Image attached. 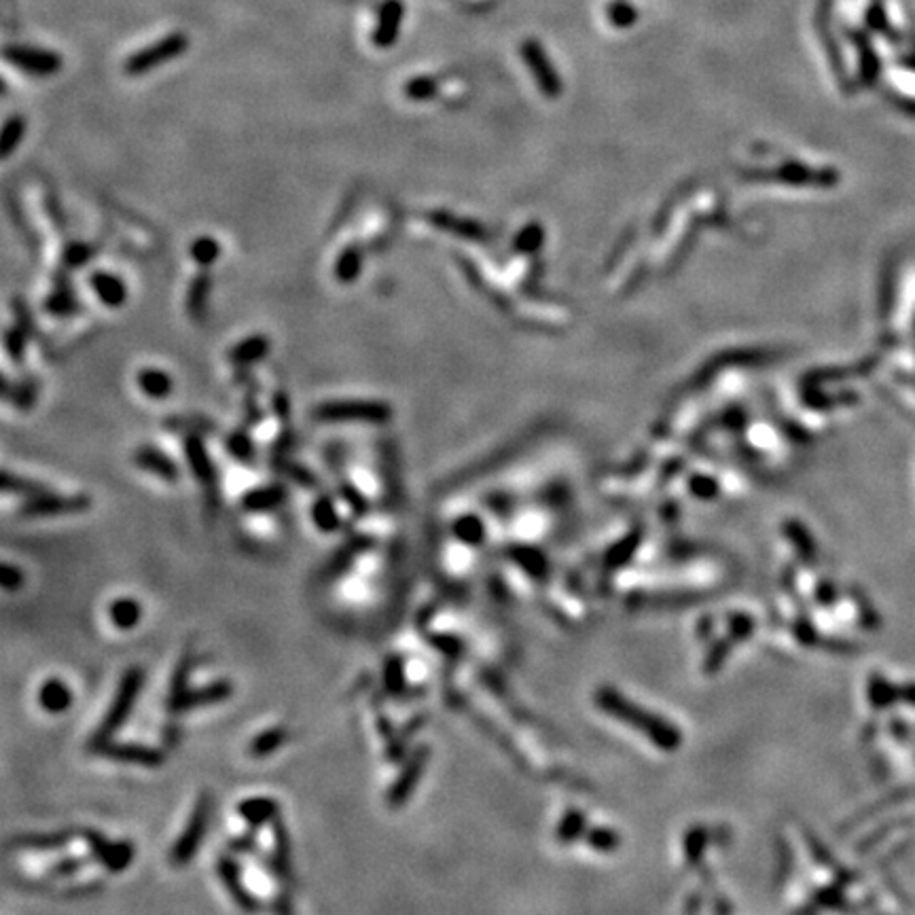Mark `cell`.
<instances>
[{
    "instance_id": "cell-27",
    "label": "cell",
    "mask_w": 915,
    "mask_h": 915,
    "mask_svg": "<svg viewBox=\"0 0 915 915\" xmlns=\"http://www.w3.org/2000/svg\"><path fill=\"white\" fill-rule=\"evenodd\" d=\"M109 619L117 629L129 631L143 621V604L134 598H117L109 606Z\"/></svg>"
},
{
    "instance_id": "cell-34",
    "label": "cell",
    "mask_w": 915,
    "mask_h": 915,
    "mask_svg": "<svg viewBox=\"0 0 915 915\" xmlns=\"http://www.w3.org/2000/svg\"><path fill=\"white\" fill-rule=\"evenodd\" d=\"M225 450L238 462H251L255 458V443H252L251 435L244 428H235L232 435H227Z\"/></svg>"
},
{
    "instance_id": "cell-13",
    "label": "cell",
    "mask_w": 915,
    "mask_h": 915,
    "mask_svg": "<svg viewBox=\"0 0 915 915\" xmlns=\"http://www.w3.org/2000/svg\"><path fill=\"white\" fill-rule=\"evenodd\" d=\"M182 450H185L187 464L191 469V475L196 477V481L204 488V492L208 496L216 494V469L215 462H212L208 447H206L204 439L199 435H189L182 441Z\"/></svg>"
},
{
    "instance_id": "cell-44",
    "label": "cell",
    "mask_w": 915,
    "mask_h": 915,
    "mask_svg": "<svg viewBox=\"0 0 915 915\" xmlns=\"http://www.w3.org/2000/svg\"><path fill=\"white\" fill-rule=\"evenodd\" d=\"M0 581H3L4 592H17V589H22L26 576H23V570L20 568V566L4 562L3 564V578H0Z\"/></svg>"
},
{
    "instance_id": "cell-18",
    "label": "cell",
    "mask_w": 915,
    "mask_h": 915,
    "mask_svg": "<svg viewBox=\"0 0 915 915\" xmlns=\"http://www.w3.org/2000/svg\"><path fill=\"white\" fill-rule=\"evenodd\" d=\"M134 464L138 466L140 471H145V473L157 477V479H162L165 483H179L180 479L179 464H176L168 453L157 450V447L151 445L140 447V450L134 453Z\"/></svg>"
},
{
    "instance_id": "cell-17",
    "label": "cell",
    "mask_w": 915,
    "mask_h": 915,
    "mask_svg": "<svg viewBox=\"0 0 915 915\" xmlns=\"http://www.w3.org/2000/svg\"><path fill=\"white\" fill-rule=\"evenodd\" d=\"M235 814L244 820L248 829L259 831L280 818V803L271 796H248L235 805Z\"/></svg>"
},
{
    "instance_id": "cell-25",
    "label": "cell",
    "mask_w": 915,
    "mask_h": 915,
    "mask_svg": "<svg viewBox=\"0 0 915 915\" xmlns=\"http://www.w3.org/2000/svg\"><path fill=\"white\" fill-rule=\"evenodd\" d=\"M288 737H291V734H288V729L282 727V725L263 729L261 734H257L251 742H248V757L268 759L285 746Z\"/></svg>"
},
{
    "instance_id": "cell-3",
    "label": "cell",
    "mask_w": 915,
    "mask_h": 915,
    "mask_svg": "<svg viewBox=\"0 0 915 915\" xmlns=\"http://www.w3.org/2000/svg\"><path fill=\"white\" fill-rule=\"evenodd\" d=\"M210 816H212V795L208 790H204V793H199L196 805H193L191 814H189L185 829L180 831L172 849H170V863H172V867H187L193 858H196L199 846H202L206 833H208Z\"/></svg>"
},
{
    "instance_id": "cell-40",
    "label": "cell",
    "mask_w": 915,
    "mask_h": 915,
    "mask_svg": "<svg viewBox=\"0 0 915 915\" xmlns=\"http://www.w3.org/2000/svg\"><path fill=\"white\" fill-rule=\"evenodd\" d=\"M435 92H436V81L433 79V76H427V75L413 76V79L407 81L403 87V93L409 100H413V102H422V100L433 98Z\"/></svg>"
},
{
    "instance_id": "cell-5",
    "label": "cell",
    "mask_w": 915,
    "mask_h": 915,
    "mask_svg": "<svg viewBox=\"0 0 915 915\" xmlns=\"http://www.w3.org/2000/svg\"><path fill=\"white\" fill-rule=\"evenodd\" d=\"M92 498L85 494H53L47 489L43 494L32 496L22 503L17 509V515L26 519H43V517H62V515H79V513L90 511Z\"/></svg>"
},
{
    "instance_id": "cell-1",
    "label": "cell",
    "mask_w": 915,
    "mask_h": 915,
    "mask_svg": "<svg viewBox=\"0 0 915 915\" xmlns=\"http://www.w3.org/2000/svg\"><path fill=\"white\" fill-rule=\"evenodd\" d=\"M145 678H146L145 670L138 668V665H134V668H128L126 672H123L121 681H119V684H117L113 699H110V704H109V710H106L104 718L100 720L96 731H93L90 737V743H87V748H90L92 752H98L104 743H109L110 740H113L117 731H119L123 725L128 723L129 714H132L134 706L138 704L140 693H143Z\"/></svg>"
},
{
    "instance_id": "cell-33",
    "label": "cell",
    "mask_w": 915,
    "mask_h": 915,
    "mask_svg": "<svg viewBox=\"0 0 915 915\" xmlns=\"http://www.w3.org/2000/svg\"><path fill=\"white\" fill-rule=\"evenodd\" d=\"M453 534H456V539L462 542V545L475 547L481 545L483 536H486V528H483L479 517L462 515L456 519V523H453Z\"/></svg>"
},
{
    "instance_id": "cell-32",
    "label": "cell",
    "mask_w": 915,
    "mask_h": 915,
    "mask_svg": "<svg viewBox=\"0 0 915 915\" xmlns=\"http://www.w3.org/2000/svg\"><path fill=\"white\" fill-rule=\"evenodd\" d=\"M26 136V119L20 115H11L3 126V140H0V153L4 159L13 155V151L23 143Z\"/></svg>"
},
{
    "instance_id": "cell-21",
    "label": "cell",
    "mask_w": 915,
    "mask_h": 915,
    "mask_svg": "<svg viewBox=\"0 0 915 915\" xmlns=\"http://www.w3.org/2000/svg\"><path fill=\"white\" fill-rule=\"evenodd\" d=\"M75 695L62 678H49L39 689V706L47 714H64L73 706Z\"/></svg>"
},
{
    "instance_id": "cell-26",
    "label": "cell",
    "mask_w": 915,
    "mask_h": 915,
    "mask_svg": "<svg viewBox=\"0 0 915 915\" xmlns=\"http://www.w3.org/2000/svg\"><path fill=\"white\" fill-rule=\"evenodd\" d=\"M312 522H314L316 530H321L324 534H333L341 528V515L338 511V505H335L333 496L330 494H321L312 505Z\"/></svg>"
},
{
    "instance_id": "cell-31",
    "label": "cell",
    "mask_w": 915,
    "mask_h": 915,
    "mask_svg": "<svg viewBox=\"0 0 915 915\" xmlns=\"http://www.w3.org/2000/svg\"><path fill=\"white\" fill-rule=\"evenodd\" d=\"M90 863H96L93 860V856L87 852V854H75V856H64V858L56 860V863L47 867V877L51 879H66V877H73L76 875V873L85 869L87 865Z\"/></svg>"
},
{
    "instance_id": "cell-39",
    "label": "cell",
    "mask_w": 915,
    "mask_h": 915,
    "mask_svg": "<svg viewBox=\"0 0 915 915\" xmlns=\"http://www.w3.org/2000/svg\"><path fill=\"white\" fill-rule=\"evenodd\" d=\"M278 471L301 488H316L318 486L316 475L312 473L310 469H305L304 464L293 462V460H288V458H282V462L278 464Z\"/></svg>"
},
{
    "instance_id": "cell-42",
    "label": "cell",
    "mask_w": 915,
    "mask_h": 915,
    "mask_svg": "<svg viewBox=\"0 0 915 915\" xmlns=\"http://www.w3.org/2000/svg\"><path fill=\"white\" fill-rule=\"evenodd\" d=\"M93 257V248L90 244H83V242H75L66 248L64 252V263L68 268H83L85 263H90Z\"/></svg>"
},
{
    "instance_id": "cell-41",
    "label": "cell",
    "mask_w": 915,
    "mask_h": 915,
    "mask_svg": "<svg viewBox=\"0 0 915 915\" xmlns=\"http://www.w3.org/2000/svg\"><path fill=\"white\" fill-rule=\"evenodd\" d=\"M45 310L53 316L66 318V316H73L75 312L79 310V304H76V299L68 291H57V293L49 295V299L45 301Z\"/></svg>"
},
{
    "instance_id": "cell-6",
    "label": "cell",
    "mask_w": 915,
    "mask_h": 915,
    "mask_svg": "<svg viewBox=\"0 0 915 915\" xmlns=\"http://www.w3.org/2000/svg\"><path fill=\"white\" fill-rule=\"evenodd\" d=\"M4 62L15 66L20 73L37 79H49L64 68V60L57 51L43 49L32 45H7L3 51Z\"/></svg>"
},
{
    "instance_id": "cell-29",
    "label": "cell",
    "mask_w": 915,
    "mask_h": 915,
    "mask_svg": "<svg viewBox=\"0 0 915 915\" xmlns=\"http://www.w3.org/2000/svg\"><path fill=\"white\" fill-rule=\"evenodd\" d=\"M189 252H191V259L196 261V265H199L202 269H208L221 259L223 246L212 235H199L198 240L191 242Z\"/></svg>"
},
{
    "instance_id": "cell-22",
    "label": "cell",
    "mask_w": 915,
    "mask_h": 915,
    "mask_svg": "<svg viewBox=\"0 0 915 915\" xmlns=\"http://www.w3.org/2000/svg\"><path fill=\"white\" fill-rule=\"evenodd\" d=\"M271 350V341L265 335H248L238 344L229 348L227 358L235 367H248V365L261 363Z\"/></svg>"
},
{
    "instance_id": "cell-14",
    "label": "cell",
    "mask_w": 915,
    "mask_h": 915,
    "mask_svg": "<svg viewBox=\"0 0 915 915\" xmlns=\"http://www.w3.org/2000/svg\"><path fill=\"white\" fill-rule=\"evenodd\" d=\"M403 17H405L403 3H400V0H386L380 7L375 31L371 34V43H374L377 49H388V47L397 43L400 26H403Z\"/></svg>"
},
{
    "instance_id": "cell-23",
    "label": "cell",
    "mask_w": 915,
    "mask_h": 915,
    "mask_svg": "<svg viewBox=\"0 0 915 915\" xmlns=\"http://www.w3.org/2000/svg\"><path fill=\"white\" fill-rule=\"evenodd\" d=\"M136 383H138L140 392L145 394L146 399L153 400H163L168 399L174 391V380L168 371L159 367H143L136 375Z\"/></svg>"
},
{
    "instance_id": "cell-36",
    "label": "cell",
    "mask_w": 915,
    "mask_h": 915,
    "mask_svg": "<svg viewBox=\"0 0 915 915\" xmlns=\"http://www.w3.org/2000/svg\"><path fill=\"white\" fill-rule=\"evenodd\" d=\"M3 492L4 494H20V496H23V498H32V496L47 492V488L40 486V483H37V481L23 479V477H17L13 473H9V471H4L3 473Z\"/></svg>"
},
{
    "instance_id": "cell-43",
    "label": "cell",
    "mask_w": 915,
    "mask_h": 915,
    "mask_svg": "<svg viewBox=\"0 0 915 915\" xmlns=\"http://www.w3.org/2000/svg\"><path fill=\"white\" fill-rule=\"evenodd\" d=\"M4 348H7V352L11 354V358H13L15 363H23V354H26V335H23V330L20 327L7 330V335H4Z\"/></svg>"
},
{
    "instance_id": "cell-38",
    "label": "cell",
    "mask_w": 915,
    "mask_h": 915,
    "mask_svg": "<svg viewBox=\"0 0 915 915\" xmlns=\"http://www.w3.org/2000/svg\"><path fill=\"white\" fill-rule=\"evenodd\" d=\"M339 496L341 500L348 505V509L352 511L354 517H365L369 513V500L365 498L363 492L354 486L352 481H341L339 483Z\"/></svg>"
},
{
    "instance_id": "cell-4",
    "label": "cell",
    "mask_w": 915,
    "mask_h": 915,
    "mask_svg": "<svg viewBox=\"0 0 915 915\" xmlns=\"http://www.w3.org/2000/svg\"><path fill=\"white\" fill-rule=\"evenodd\" d=\"M187 49H189V37H185V32L165 34V37L159 39L157 43L146 45L140 51L132 53V56L123 62V73H126L128 76L149 75L155 68L163 66V64L180 57Z\"/></svg>"
},
{
    "instance_id": "cell-10",
    "label": "cell",
    "mask_w": 915,
    "mask_h": 915,
    "mask_svg": "<svg viewBox=\"0 0 915 915\" xmlns=\"http://www.w3.org/2000/svg\"><path fill=\"white\" fill-rule=\"evenodd\" d=\"M216 875L221 879L223 888L227 890V894L232 896V901L238 905L242 911H259L261 909V902L251 890L244 885V877H242V865L238 858L232 854H221L216 858Z\"/></svg>"
},
{
    "instance_id": "cell-2",
    "label": "cell",
    "mask_w": 915,
    "mask_h": 915,
    "mask_svg": "<svg viewBox=\"0 0 915 915\" xmlns=\"http://www.w3.org/2000/svg\"><path fill=\"white\" fill-rule=\"evenodd\" d=\"M314 420L339 424V422H365L386 424L392 420V407L386 400L377 399H333L318 403L312 411Z\"/></svg>"
},
{
    "instance_id": "cell-30",
    "label": "cell",
    "mask_w": 915,
    "mask_h": 915,
    "mask_svg": "<svg viewBox=\"0 0 915 915\" xmlns=\"http://www.w3.org/2000/svg\"><path fill=\"white\" fill-rule=\"evenodd\" d=\"M210 288H212V282L206 274L198 276V278L191 282V288H189V293H187V310H189V314L196 318V321H202V316L206 314Z\"/></svg>"
},
{
    "instance_id": "cell-24",
    "label": "cell",
    "mask_w": 915,
    "mask_h": 915,
    "mask_svg": "<svg viewBox=\"0 0 915 915\" xmlns=\"http://www.w3.org/2000/svg\"><path fill=\"white\" fill-rule=\"evenodd\" d=\"M365 265V251L360 244H348L339 257L335 259L333 276L341 285H354L363 274Z\"/></svg>"
},
{
    "instance_id": "cell-7",
    "label": "cell",
    "mask_w": 915,
    "mask_h": 915,
    "mask_svg": "<svg viewBox=\"0 0 915 915\" xmlns=\"http://www.w3.org/2000/svg\"><path fill=\"white\" fill-rule=\"evenodd\" d=\"M428 759L430 748L427 743H422V746L411 751L409 757L403 761V767H400V771L397 773V780H394L386 790V805L391 807V810H399V807H403L405 803L411 799L413 790L420 784L422 773L427 771Z\"/></svg>"
},
{
    "instance_id": "cell-19",
    "label": "cell",
    "mask_w": 915,
    "mask_h": 915,
    "mask_svg": "<svg viewBox=\"0 0 915 915\" xmlns=\"http://www.w3.org/2000/svg\"><path fill=\"white\" fill-rule=\"evenodd\" d=\"M90 286H92V293L96 295V299L100 301V304L106 305V308H110V310L123 308L129 297L126 280H123L121 276L113 274V271H104V269L93 271V274L90 276Z\"/></svg>"
},
{
    "instance_id": "cell-37",
    "label": "cell",
    "mask_w": 915,
    "mask_h": 915,
    "mask_svg": "<svg viewBox=\"0 0 915 915\" xmlns=\"http://www.w3.org/2000/svg\"><path fill=\"white\" fill-rule=\"evenodd\" d=\"M606 15L608 22L617 28H628L638 20V11L628 0H611L606 4Z\"/></svg>"
},
{
    "instance_id": "cell-8",
    "label": "cell",
    "mask_w": 915,
    "mask_h": 915,
    "mask_svg": "<svg viewBox=\"0 0 915 915\" xmlns=\"http://www.w3.org/2000/svg\"><path fill=\"white\" fill-rule=\"evenodd\" d=\"M83 840L87 849L98 865H102L109 873H123L136 858V848L132 841H109L96 829H83Z\"/></svg>"
},
{
    "instance_id": "cell-35",
    "label": "cell",
    "mask_w": 915,
    "mask_h": 915,
    "mask_svg": "<svg viewBox=\"0 0 915 915\" xmlns=\"http://www.w3.org/2000/svg\"><path fill=\"white\" fill-rule=\"evenodd\" d=\"M196 668V657H193L191 651H185L176 668L172 672V678H170V695L168 698H174V695H180L182 691L189 689V681H191V672Z\"/></svg>"
},
{
    "instance_id": "cell-15",
    "label": "cell",
    "mask_w": 915,
    "mask_h": 915,
    "mask_svg": "<svg viewBox=\"0 0 915 915\" xmlns=\"http://www.w3.org/2000/svg\"><path fill=\"white\" fill-rule=\"evenodd\" d=\"M288 500V489L285 483L274 481V483H263V486H257L240 498V506L244 513H271L278 511L282 505Z\"/></svg>"
},
{
    "instance_id": "cell-16",
    "label": "cell",
    "mask_w": 915,
    "mask_h": 915,
    "mask_svg": "<svg viewBox=\"0 0 915 915\" xmlns=\"http://www.w3.org/2000/svg\"><path fill=\"white\" fill-rule=\"evenodd\" d=\"M271 829H274V852L263 863L268 867V871L274 873L282 884H293L295 875L291 865V835H288L286 826L280 818L271 824Z\"/></svg>"
},
{
    "instance_id": "cell-11",
    "label": "cell",
    "mask_w": 915,
    "mask_h": 915,
    "mask_svg": "<svg viewBox=\"0 0 915 915\" xmlns=\"http://www.w3.org/2000/svg\"><path fill=\"white\" fill-rule=\"evenodd\" d=\"M375 547V539L369 534H354L350 541L346 542L344 547H339L333 556L329 558V562L322 566L321 572H318V583L322 585H329V583L338 581L346 575L348 570L352 568L354 562H356L358 556L371 551Z\"/></svg>"
},
{
    "instance_id": "cell-12",
    "label": "cell",
    "mask_w": 915,
    "mask_h": 915,
    "mask_svg": "<svg viewBox=\"0 0 915 915\" xmlns=\"http://www.w3.org/2000/svg\"><path fill=\"white\" fill-rule=\"evenodd\" d=\"M100 757L117 761V763L126 765H138L146 767V770H159L163 765L165 754L155 746H146V743L138 742H113L104 743L98 751Z\"/></svg>"
},
{
    "instance_id": "cell-9",
    "label": "cell",
    "mask_w": 915,
    "mask_h": 915,
    "mask_svg": "<svg viewBox=\"0 0 915 915\" xmlns=\"http://www.w3.org/2000/svg\"><path fill=\"white\" fill-rule=\"evenodd\" d=\"M233 695V684L227 681V678H221V681L206 682L202 687H189L182 691L180 695H174V698H168V714H185L191 710H198V708H208L216 706L227 701Z\"/></svg>"
},
{
    "instance_id": "cell-20",
    "label": "cell",
    "mask_w": 915,
    "mask_h": 915,
    "mask_svg": "<svg viewBox=\"0 0 915 915\" xmlns=\"http://www.w3.org/2000/svg\"><path fill=\"white\" fill-rule=\"evenodd\" d=\"M76 837L75 831L64 829L56 833H34V835H17L7 841L11 849H23V852H57L64 849Z\"/></svg>"
},
{
    "instance_id": "cell-28",
    "label": "cell",
    "mask_w": 915,
    "mask_h": 915,
    "mask_svg": "<svg viewBox=\"0 0 915 915\" xmlns=\"http://www.w3.org/2000/svg\"><path fill=\"white\" fill-rule=\"evenodd\" d=\"M383 689L388 698H400L407 691V672L403 655L392 653L383 661Z\"/></svg>"
},
{
    "instance_id": "cell-45",
    "label": "cell",
    "mask_w": 915,
    "mask_h": 915,
    "mask_svg": "<svg viewBox=\"0 0 915 915\" xmlns=\"http://www.w3.org/2000/svg\"><path fill=\"white\" fill-rule=\"evenodd\" d=\"M430 647L436 648V651L443 653V655H458L460 648H462V645H460L458 638L447 636V634L430 636Z\"/></svg>"
}]
</instances>
